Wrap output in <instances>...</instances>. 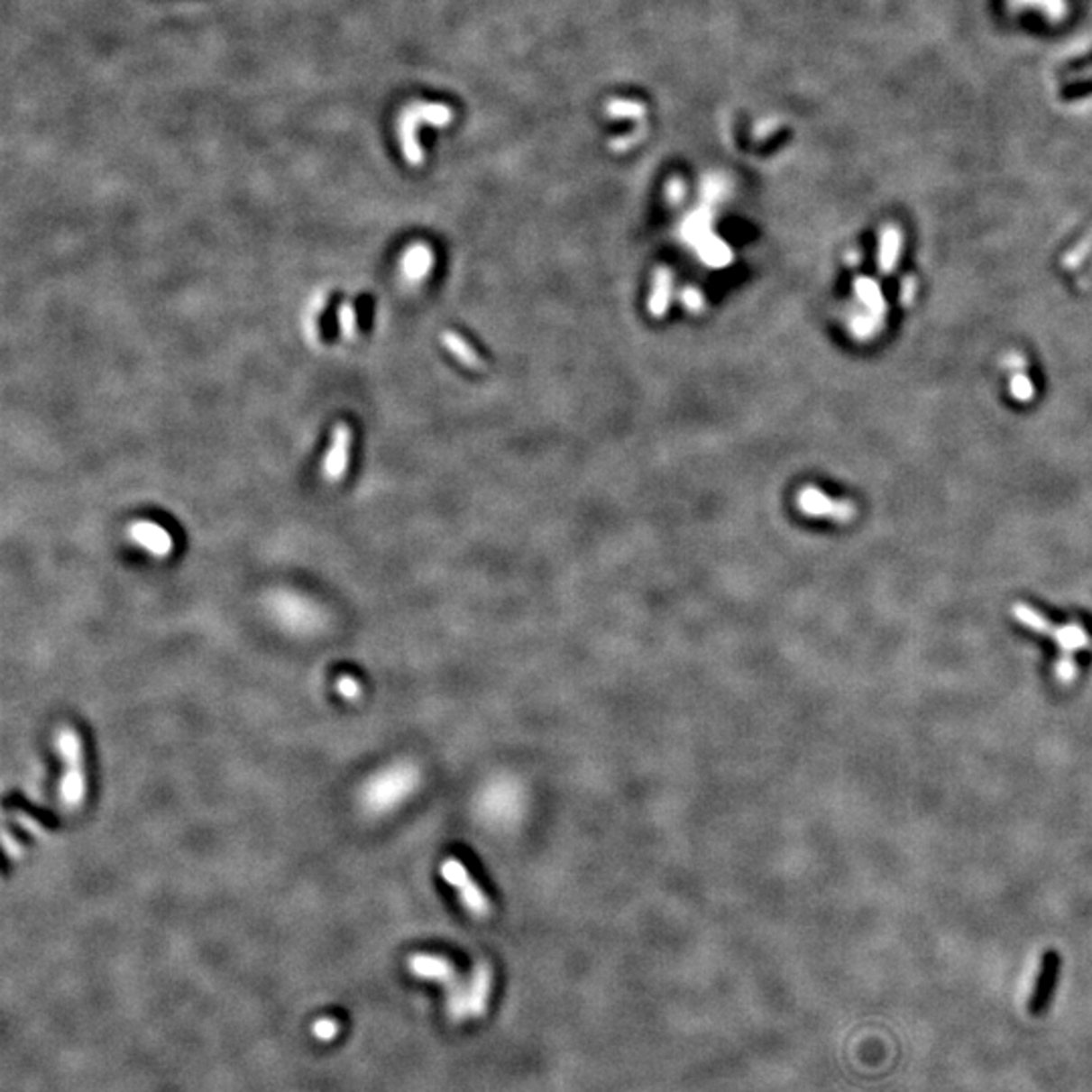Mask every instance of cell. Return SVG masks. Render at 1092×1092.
I'll use <instances>...</instances> for the list:
<instances>
[{"label":"cell","mask_w":1092,"mask_h":1092,"mask_svg":"<svg viewBox=\"0 0 1092 1092\" xmlns=\"http://www.w3.org/2000/svg\"><path fill=\"white\" fill-rule=\"evenodd\" d=\"M421 783V771L413 761H397L387 765L364 781L358 794V803L364 815L377 820L393 813L409 799Z\"/></svg>","instance_id":"6da1fadb"},{"label":"cell","mask_w":1092,"mask_h":1092,"mask_svg":"<svg viewBox=\"0 0 1092 1092\" xmlns=\"http://www.w3.org/2000/svg\"><path fill=\"white\" fill-rule=\"evenodd\" d=\"M454 122V110L441 102H413L403 107L397 118V138L401 144L405 161L413 169H419L425 162V152L419 142V130L423 126L445 128Z\"/></svg>","instance_id":"7a4b0ae2"},{"label":"cell","mask_w":1092,"mask_h":1092,"mask_svg":"<svg viewBox=\"0 0 1092 1092\" xmlns=\"http://www.w3.org/2000/svg\"><path fill=\"white\" fill-rule=\"evenodd\" d=\"M268 611L273 621L291 636H316L326 628V613L322 611V607L291 591L271 593L268 599Z\"/></svg>","instance_id":"3957f363"},{"label":"cell","mask_w":1092,"mask_h":1092,"mask_svg":"<svg viewBox=\"0 0 1092 1092\" xmlns=\"http://www.w3.org/2000/svg\"><path fill=\"white\" fill-rule=\"evenodd\" d=\"M57 753L63 763V777L60 787L61 803L69 810L83 805L87 794L86 777V757H83V743L78 732L71 727H61L55 737Z\"/></svg>","instance_id":"277c9868"},{"label":"cell","mask_w":1092,"mask_h":1092,"mask_svg":"<svg viewBox=\"0 0 1092 1092\" xmlns=\"http://www.w3.org/2000/svg\"><path fill=\"white\" fill-rule=\"evenodd\" d=\"M524 794L512 779H496L478 797V812L491 825H512L520 820Z\"/></svg>","instance_id":"5b68a950"},{"label":"cell","mask_w":1092,"mask_h":1092,"mask_svg":"<svg viewBox=\"0 0 1092 1092\" xmlns=\"http://www.w3.org/2000/svg\"><path fill=\"white\" fill-rule=\"evenodd\" d=\"M854 289H856L858 299L864 304L868 314L856 316L852 324H849V328H852L854 336H858V338H870L874 335H878V330L885 326V318L888 314L886 299H885V294H882V288L878 286V281H874L870 278H858L854 281Z\"/></svg>","instance_id":"8992f818"},{"label":"cell","mask_w":1092,"mask_h":1092,"mask_svg":"<svg viewBox=\"0 0 1092 1092\" xmlns=\"http://www.w3.org/2000/svg\"><path fill=\"white\" fill-rule=\"evenodd\" d=\"M441 876H444V880L449 886L457 890V896H460L465 911L473 916H478V919H486V916H490V913H491L490 898L483 895V890L476 885V882H473L468 868H465V866L457 860V858H447V860L441 864Z\"/></svg>","instance_id":"52a82bcc"},{"label":"cell","mask_w":1092,"mask_h":1092,"mask_svg":"<svg viewBox=\"0 0 1092 1092\" xmlns=\"http://www.w3.org/2000/svg\"><path fill=\"white\" fill-rule=\"evenodd\" d=\"M799 510L807 516H818V518H831L836 522H852L856 516V506L849 500H833L821 490L807 486L797 496Z\"/></svg>","instance_id":"ba28073f"},{"label":"cell","mask_w":1092,"mask_h":1092,"mask_svg":"<svg viewBox=\"0 0 1092 1092\" xmlns=\"http://www.w3.org/2000/svg\"><path fill=\"white\" fill-rule=\"evenodd\" d=\"M353 427L348 423L338 421L332 431V444L328 447L326 460L322 463V473L328 482H340L346 476L350 462V447H353Z\"/></svg>","instance_id":"9c48e42d"},{"label":"cell","mask_w":1092,"mask_h":1092,"mask_svg":"<svg viewBox=\"0 0 1092 1092\" xmlns=\"http://www.w3.org/2000/svg\"><path fill=\"white\" fill-rule=\"evenodd\" d=\"M128 537L134 545H138L140 548L148 550L152 556L164 558L172 553V537L170 532L162 528L161 524L150 522V520H136L130 524L128 528Z\"/></svg>","instance_id":"30bf717a"},{"label":"cell","mask_w":1092,"mask_h":1092,"mask_svg":"<svg viewBox=\"0 0 1092 1092\" xmlns=\"http://www.w3.org/2000/svg\"><path fill=\"white\" fill-rule=\"evenodd\" d=\"M409 969L415 977L445 983L447 989L454 987L457 983L455 967L449 963L445 957H439V955L417 953L409 959Z\"/></svg>","instance_id":"8fae6325"},{"label":"cell","mask_w":1092,"mask_h":1092,"mask_svg":"<svg viewBox=\"0 0 1092 1092\" xmlns=\"http://www.w3.org/2000/svg\"><path fill=\"white\" fill-rule=\"evenodd\" d=\"M433 270V252L429 245L415 243L401 257V275L409 283H421L427 280Z\"/></svg>","instance_id":"7c38bea8"},{"label":"cell","mask_w":1092,"mask_h":1092,"mask_svg":"<svg viewBox=\"0 0 1092 1092\" xmlns=\"http://www.w3.org/2000/svg\"><path fill=\"white\" fill-rule=\"evenodd\" d=\"M900 249H903V231L896 225H886L880 233L878 247V268L882 273H892L898 263Z\"/></svg>","instance_id":"4fadbf2b"},{"label":"cell","mask_w":1092,"mask_h":1092,"mask_svg":"<svg viewBox=\"0 0 1092 1092\" xmlns=\"http://www.w3.org/2000/svg\"><path fill=\"white\" fill-rule=\"evenodd\" d=\"M672 289H674L672 271L668 268L657 270L656 278H654L652 298H649V312H652L654 318H662V316H665V312H668Z\"/></svg>","instance_id":"5bb4252c"},{"label":"cell","mask_w":1092,"mask_h":1092,"mask_svg":"<svg viewBox=\"0 0 1092 1092\" xmlns=\"http://www.w3.org/2000/svg\"><path fill=\"white\" fill-rule=\"evenodd\" d=\"M441 342H444V346L452 353L457 361L462 364L470 366V369L482 371L483 369V361L482 356L476 353V348H473L468 340L463 336L457 335L454 330H445L444 335H441Z\"/></svg>","instance_id":"9a60e30c"},{"label":"cell","mask_w":1092,"mask_h":1092,"mask_svg":"<svg viewBox=\"0 0 1092 1092\" xmlns=\"http://www.w3.org/2000/svg\"><path fill=\"white\" fill-rule=\"evenodd\" d=\"M605 114L617 120H641L646 115V106L636 99H611L605 106Z\"/></svg>","instance_id":"2e32d148"},{"label":"cell","mask_w":1092,"mask_h":1092,"mask_svg":"<svg viewBox=\"0 0 1092 1092\" xmlns=\"http://www.w3.org/2000/svg\"><path fill=\"white\" fill-rule=\"evenodd\" d=\"M1054 975H1056V957L1048 959L1044 971H1042V979L1038 981L1036 994H1033V999H1032L1033 1012H1040L1042 1005H1046L1050 989H1052V986H1054Z\"/></svg>","instance_id":"e0dca14e"},{"label":"cell","mask_w":1092,"mask_h":1092,"mask_svg":"<svg viewBox=\"0 0 1092 1092\" xmlns=\"http://www.w3.org/2000/svg\"><path fill=\"white\" fill-rule=\"evenodd\" d=\"M338 328L342 332V336H344L346 340H354L358 336L356 307L353 302H350V299L342 302L338 307Z\"/></svg>","instance_id":"ac0fdd59"},{"label":"cell","mask_w":1092,"mask_h":1092,"mask_svg":"<svg viewBox=\"0 0 1092 1092\" xmlns=\"http://www.w3.org/2000/svg\"><path fill=\"white\" fill-rule=\"evenodd\" d=\"M1092 253V229L1088 231L1087 237H1082L1077 245H1074L1069 253H1064L1062 257V268L1064 270H1077L1080 268L1082 263H1085L1087 257Z\"/></svg>","instance_id":"d6986e66"},{"label":"cell","mask_w":1092,"mask_h":1092,"mask_svg":"<svg viewBox=\"0 0 1092 1092\" xmlns=\"http://www.w3.org/2000/svg\"><path fill=\"white\" fill-rule=\"evenodd\" d=\"M1010 393L1015 401L1028 403V401H1032L1033 395H1036V389H1033V382L1030 381L1028 374H1025L1023 371H1018V372H1014L1010 379Z\"/></svg>","instance_id":"ffe728a7"},{"label":"cell","mask_w":1092,"mask_h":1092,"mask_svg":"<svg viewBox=\"0 0 1092 1092\" xmlns=\"http://www.w3.org/2000/svg\"><path fill=\"white\" fill-rule=\"evenodd\" d=\"M340 1032V1023L335 1018H320L312 1025V1033L318 1042H332L336 1040Z\"/></svg>","instance_id":"44dd1931"},{"label":"cell","mask_w":1092,"mask_h":1092,"mask_svg":"<svg viewBox=\"0 0 1092 1092\" xmlns=\"http://www.w3.org/2000/svg\"><path fill=\"white\" fill-rule=\"evenodd\" d=\"M336 690L342 698L348 700V702H356V700H361V696H362L361 682H358L354 676H340L336 680Z\"/></svg>","instance_id":"7402d4cb"},{"label":"cell","mask_w":1092,"mask_h":1092,"mask_svg":"<svg viewBox=\"0 0 1092 1092\" xmlns=\"http://www.w3.org/2000/svg\"><path fill=\"white\" fill-rule=\"evenodd\" d=\"M682 302H684V306H686L692 314H702L704 312L706 299L702 296V291L696 289V288H686V289H684Z\"/></svg>","instance_id":"603a6c76"},{"label":"cell","mask_w":1092,"mask_h":1092,"mask_svg":"<svg viewBox=\"0 0 1092 1092\" xmlns=\"http://www.w3.org/2000/svg\"><path fill=\"white\" fill-rule=\"evenodd\" d=\"M1038 6L1044 8L1050 19H1052V16H1054V19H1060V16L1066 11L1064 0H1038Z\"/></svg>","instance_id":"cb8c5ba5"},{"label":"cell","mask_w":1092,"mask_h":1092,"mask_svg":"<svg viewBox=\"0 0 1092 1092\" xmlns=\"http://www.w3.org/2000/svg\"><path fill=\"white\" fill-rule=\"evenodd\" d=\"M3 841H5L6 856L11 858V860H19V858L23 856V848H21L19 841H16V840L11 836V831H8V830H5V833H3Z\"/></svg>","instance_id":"d4e9b609"},{"label":"cell","mask_w":1092,"mask_h":1092,"mask_svg":"<svg viewBox=\"0 0 1092 1092\" xmlns=\"http://www.w3.org/2000/svg\"><path fill=\"white\" fill-rule=\"evenodd\" d=\"M914 291H916V281L913 278H906L903 281V296H900V302L906 304V306L911 304L913 298H914Z\"/></svg>","instance_id":"484cf974"},{"label":"cell","mask_w":1092,"mask_h":1092,"mask_svg":"<svg viewBox=\"0 0 1092 1092\" xmlns=\"http://www.w3.org/2000/svg\"><path fill=\"white\" fill-rule=\"evenodd\" d=\"M668 198L672 203H680L684 198V185L680 180H672L668 187Z\"/></svg>","instance_id":"4316f807"},{"label":"cell","mask_w":1092,"mask_h":1092,"mask_svg":"<svg viewBox=\"0 0 1092 1092\" xmlns=\"http://www.w3.org/2000/svg\"><path fill=\"white\" fill-rule=\"evenodd\" d=\"M14 820H19V821H21V823H23V825H24V828H27V830H29V831H35V833H37V836H43V830H41V828H39V823H37V821H32V820H29V818H27V815H23V813H16V815H14Z\"/></svg>","instance_id":"83f0119b"},{"label":"cell","mask_w":1092,"mask_h":1092,"mask_svg":"<svg viewBox=\"0 0 1092 1092\" xmlns=\"http://www.w3.org/2000/svg\"><path fill=\"white\" fill-rule=\"evenodd\" d=\"M1005 364H1007V366H1010V369H1012V371H1014V372H1018V371H1023V366H1025V361H1023V358H1022V356H1020V354H1012V356H1007V361H1005Z\"/></svg>","instance_id":"f1b7e54d"},{"label":"cell","mask_w":1092,"mask_h":1092,"mask_svg":"<svg viewBox=\"0 0 1092 1092\" xmlns=\"http://www.w3.org/2000/svg\"><path fill=\"white\" fill-rule=\"evenodd\" d=\"M1015 3H1020V5H1038V0H1015Z\"/></svg>","instance_id":"f546056e"}]
</instances>
